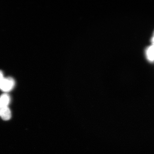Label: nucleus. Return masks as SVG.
I'll return each instance as SVG.
<instances>
[{
	"instance_id": "obj_1",
	"label": "nucleus",
	"mask_w": 154,
	"mask_h": 154,
	"mask_svg": "<svg viewBox=\"0 0 154 154\" xmlns=\"http://www.w3.org/2000/svg\"><path fill=\"white\" fill-rule=\"evenodd\" d=\"M15 82L11 77L5 78L0 84V90L4 92H9L14 88Z\"/></svg>"
},
{
	"instance_id": "obj_6",
	"label": "nucleus",
	"mask_w": 154,
	"mask_h": 154,
	"mask_svg": "<svg viewBox=\"0 0 154 154\" xmlns=\"http://www.w3.org/2000/svg\"><path fill=\"white\" fill-rule=\"evenodd\" d=\"M152 45H154V36H153L152 38Z\"/></svg>"
},
{
	"instance_id": "obj_7",
	"label": "nucleus",
	"mask_w": 154,
	"mask_h": 154,
	"mask_svg": "<svg viewBox=\"0 0 154 154\" xmlns=\"http://www.w3.org/2000/svg\"><path fill=\"white\" fill-rule=\"evenodd\" d=\"M2 107H1V106H0V115H1V110H2Z\"/></svg>"
},
{
	"instance_id": "obj_4",
	"label": "nucleus",
	"mask_w": 154,
	"mask_h": 154,
	"mask_svg": "<svg viewBox=\"0 0 154 154\" xmlns=\"http://www.w3.org/2000/svg\"><path fill=\"white\" fill-rule=\"evenodd\" d=\"M147 59L150 62L154 61V45H152L147 48L146 51Z\"/></svg>"
},
{
	"instance_id": "obj_2",
	"label": "nucleus",
	"mask_w": 154,
	"mask_h": 154,
	"mask_svg": "<svg viewBox=\"0 0 154 154\" xmlns=\"http://www.w3.org/2000/svg\"><path fill=\"white\" fill-rule=\"evenodd\" d=\"M0 116L5 121L10 120L11 117V113L10 108L8 107H2Z\"/></svg>"
},
{
	"instance_id": "obj_3",
	"label": "nucleus",
	"mask_w": 154,
	"mask_h": 154,
	"mask_svg": "<svg viewBox=\"0 0 154 154\" xmlns=\"http://www.w3.org/2000/svg\"><path fill=\"white\" fill-rule=\"evenodd\" d=\"M10 102H11V98L8 94H4L0 96V106L1 107H8Z\"/></svg>"
},
{
	"instance_id": "obj_5",
	"label": "nucleus",
	"mask_w": 154,
	"mask_h": 154,
	"mask_svg": "<svg viewBox=\"0 0 154 154\" xmlns=\"http://www.w3.org/2000/svg\"><path fill=\"white\" fill-rule=\"evenodd\" d=\"M4 78H5V77L4 76L3 72L0 70V84L2 82L3 80L4 79Z\"/></svg>"
}]
</instances>
